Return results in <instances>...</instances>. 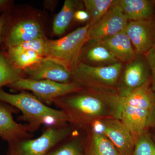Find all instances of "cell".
<instances>
[{
  "mask_svg": "<svg viewBox=\"0 0 155 155\" xmlns=\"http://www.w3.org/2000/svg\"><path fill=\"white\" fill-rule=\"evenodd\" d=\"M97 123L101 125L100 131L110 140L120 154H131L135 141L128 128L120 119H106Z\"/></svg>",
  "mask_w": 155,
  "mask_h": 155,
  "instance_id": "7c38bea8",
  "label": "cell"
},
{
  "mask_svg": "<svg viewBox=\"0 0 155 155\" xmlns=\"http://www.w3.org/2000/svg\"><path fill=\"white\" fill-rule=\"evenodd\" d=\"M130 155H155V142L150 130L140 136Z\"/></svg>",
  "mask_w": 155,
  "mask_h": 155,
  "instance_id": "cb8c5ba5",
  "label": "cell"
},
{
  "mask_svg": "<svg viewBox=\"0 0 155 155\" xmlns=\"http://www.w3.org/2000/svg\"><path fill=\"white\" fill-rule=\"evenodd\" d=\"M91 25L88 22L58 39L45 37L44 58L55 61L73 72L80 62L84 47L88 41Z\"/></svg>",
  "mask_w": 155,
  "mask_h": 155,
  "instance_id": "277c9868",
  "label": "cell"
},
{
  "mask_svg": "<svg viewBox=\"0 0 155 155\" xmlns=\"http://www.w3.org/2000/svg\"><path fill=\"white\" fill-rule=\"evenodd\" d=\"M84 138L79 134H72L63 144L45 155H85Z\"/></svg>",
  "mask_w": 155,
  "mask_h": 155,
  "instance_id": "7402d4cb",
  "label": "cell"
},
{
  "mask_svg": "<svg viewBox=\"0 0 155 155\" xmlns=\"http://www.w3.org/2000/svg\"><path fill=\"white\" fill-rule=\"evenodd\" d=\"M11 108L0 101V137L9 143L28 138L30 131L27 125L14 121Z\"/></svg>",
  "mask_w": 155,
  "mask_h": 155,
  "instance_id": "5bb4252c",
  "label": "cell"
},
{
  "mask_svg": "<svg viewBox=\"0 0 155 155\" xmlns=\"http://www.w3.org/2000/svg\"><path fill=\"white\" fill-rule=\"evenodd\" d=\"M45 37L39 38L29 41L8 48L11 51L16 52L25 51H35L44 57L45 50Z\"/></svg>",
  "mask_w": 155,
  "mask_h": 155,
  "instance_id": "d4e9b609",
  "label": "cell"
},
{
  "mask_svg": "<svg viewBox=\"0 0 155 155\" xmlns=\"http://www.w3.org/2000/svg\"></svg>",
  "mask_w": 155,
  "mask_h": 155,
  "instance_id": "1f68e13d",
  "label": "cell"
},
{
  "mask_svg": "<svg viewBox=\"0 0 155 155\" xmlns=\"http://www.w3.org/2000/svg\"><path fill=\"white\" fill-rule=\"evenodd\" d=\"M128 20L115 3L96 23L91 25L89 40H100L125 30Z\"/></svg>",
  "mask_w": 155,
  "mask_h": 155,
  "instance_id": "30bf717a",
  "label": "cell"
},
{
  "mask_svg": "<svg viewBox=\"0 0 155 155\" xmlns=\"http://www.w3.org/2000/svg\"><path fill=\"white\" fill-rule=\"evenodd\" d=\"M27 78L48 80L61 83L73 82L72 71L55 61L44 58L41 61L23 71Z\"/></svg>",
  "mask_w": 155,
  "mask_h": 155,
  "instance_id": "4fadbf2b",
  "label": "cell"
},
{
  "mask_svg": "<svg viewBox=\"0 0 155 155\" xmlns=\"http://www.w3.org/2000/svg\"><path fill=\"white\" fill-rule=\"evenodd\" d=\"M12 10L9 12L1 49H5L24 42L45 37L42 25L37 18L17 17Z\"/></svg>",
  "mask_w": 155,
  "mask_h": 155,
  "instance_id": "52a82bcc",
  "label": "cell"
},
{
  "mask_svg": "<svg viewBox=\"0 0 155 155\" xmlns=\"http://www.w3.org/2000/svg\"><path fill=\"white\" fill-rule=\"evenodd\" d=\"M128 21H142L155 18V1L115 0Z\"/></svg>",
  "mask_w": 155,
  "mask_h": 155,
  "instance_id": "e0dca14e",
  "label": "cell"
},
{
  "mask_svg": "<svg viewBox=\"0 0 155 155\" xmlns=\"http://www.w3.org/2000/svg\"><path fill=\"white\" fill-rule=\"evenodd\" d=\"M122 99L117 91L83 88L54 103L73 127L86 130L100 120L121 118Z\"/></svg>",
  "mask_w": 155,
  "mask_h": 155,
  "instance_id": "6da1fadb",
  "label": "cell"
},
{
  "mask_svg": "<svg viewBox=\"0 0 155 155\" xmlns=\"http://www.w3.org/2000/svg\"><path fill=\"white\" fill-rule=\"evenodd\" d=\"M150 77L149 66L145 57L137 55L123 66L117 84V92L122 98L144 84Z\"/></svg>",
  "mask_w": 155,
  "mask_h": 155,
  "instance_id": "9c48e42d",
  "label": "cell"
},
{
  "mask_svg": "<svg viewBox=\"0 0 155 155\" xmlns=\"http://www.w3.org/2000/svg\"><path fill=\"white\" fill-rule=\"evenodd\" d=\"M155 95L150 77L144 84L122 98L120 120L130 131L135 143L140 136L150 130L148 121Z\"/></svg>",
  "mask_w": 155,
  "mask_h": 155,
  "instance_id": "3957f363",
  "label": "cell"
},
{
  "mask_svg": "<svg viewBox=\"0 0 155 155\" xmlns=\"http://www.w3.org/2000/svg\"><path fill=\"white\" fill-rule=\"evenodd\" d=\"M150 133L151 135L153 140L155 142V130L154 129H150Z\"/></svg>",
  "mask_w": 155,
  "mask_h": 155,
  "instance_id": "4dcf8cb0",
  "label": "cell"
},
{
  "mask_svg": "<svg viewBox=\"0 0 155 155\" xmlns=\"http://www.w3.org/2000/svg\"><path fill=\"white\" fill-rule=\"evenodd\" d=\"M80 62L94 67L109 66L119 62L99 41H88L81 55Z\"/></svg>",
  "mask_w": 155,
  "mask_h": 155,
  "instance_id": "9a60e30c",
  "label": "cell"
},
{
  "mask_svg": "<svg viewBox=\"0 0 155 155\" xmlns=\"http://www.w3.org/2000/svg\"><path fill=\"white\" fill-rule=\"evenodd\" d=\"M114 0H84L86 12L89 16L88 23L93 25L110 10Z\"/></svg>",
  "mask_w": 155,
  "mask_h": 155,
  "instance_id": "603a6c76",
  "label": "cell"
},
{
  "mask_svg": "<svg viewBox=\"0 0 155 155\" xmlns=\"http://www.w3.org/2000/svg\"><path fill=\"white\" fill-rule=\"evenodd\" d=\"M97 41H99L122 64L131 61L137 55L125 30Z\"/></svg>",
  "mask_w": 155,
  "mask_h": 155,
  "instance_id": "2e32d148",
  "label": "cell"
},
{
  "mask_svg": "<svg viewBox=\"0 0 155 155\" xmlns=\"http://www.w3.org/2000/svg\"><path fill=\"white\" fill-rule=\"evenodd\" d=\"M10 12L4 13L0 16V45H2L4 41L5 29L8 19Z\"/></svg>",
  "mask_w": 155,
  "mask_h": 155,
  "instance_id": "4316f807",
  "label": "cell"
},
{
  "mask_svg": "<svg viewBox=\"0 0 155 155\" xmlns=\"http://www.w3.org/2000/svg\"><path fill=\"white\" fill-rule=\"evenodd\" d=\"M74 19L78 22H89V16L86 11L77 10L75 11L74 13Z\"/></svg>",
  "mask_w": 155,
  "mask_h": 155,
  "instance_id": "f1b7e54d",
  "label": "cell"
},
{
  "mask_svg": "<svg viewBox=\"0 0 155 155\" xmlns=\"http://www.w3.org/2000/svg\"><path fill=\"white\" fill-rule=\"evenodd\" d=\"M123 64L94 67L79 62L73 70V81L83 88L116 91Z\"/></svg>",
  "mask_w": 155,
  "mask_h": 155,
  "instance_id": "5b68a950",
  "label": "cell"
},
{
  "mask_svg": "<svg viewBox=\"0 0 155 155\" xmlns=\"http://www.w3.org/2000/svg\"><path fill=\"white\" fill-rule=\"evenodd\" d=\"M0 101L18 109L23 120L28 122L30 131L38 129L41 125L60 126L68 124V119L64 111L48 106L34 95L27 92L11 94L0 88Z\"/></svg>",
  "mask_w": 155,
  "mask_h": 155,
  "instance_id": "7a4b0ae2",
  "label": "cell"
},
{
  "mask_svg": "<svg viewBox=\"0 0 155 155\" xmlns=\"http://www.w3.org/2000/svg\"><path fill=\"white\" fill-rule=\"evenodd\" d=\"M8 87L16 90L29 91L43 103L54 102L57 99L83 89L73 82L61 83L48 80H36L23 78Z\"/></svg>",
  "mask_w": 155,
  "mask_h": 155,
  "instance_id": "ba28073f",
  "label": "cell"
},
{
  "mask_svg": "<svg viewBox=\"0 0 155 155\" xmlns=\"http://www.w3.org/2000/svg\"><path fill=\"white\" fill-rule=\"evenodd\" d=\"M73 128L68 124L49 126L37 138L24 139L9 143L8 155H45L72 135Z\"/></svg>",
  "mask_w": 155,
  "mask_h": 155,
  "instance_id": "8992f818",
  "label": "cell"
},
{
  "mask_svg": "<svg viewBox=\"0 0 155 155\" xmlns=\"http://www.w3.org/2000/svg\"><path fill=\"white\" fill-rule=\"evenodd\" d=\"M147 127L149 130H150V129L155 130V95L152 106L150 112Z\"/></svg>",
  "mask_w": 155,
  "mask_h": 155,
  "instance_id": "f546056e",
  "label": "cell"
},
{
  "mask_svg": "<svg viewBox=\"0 0 155 155\" xmlns=\"http://www.w3.org/2000/svg\"><path fill=\"white\" fill-rule=\"evenodd\" d=\"M144 56L149 66L152 89L155 93V47L150 50Z\"/></svg>",
  "mask_w": 155,
  "mask_h": 155,
  "instance_id": "484cf974",
  "label": "cell"
},
{
  "mask_svg": "<svg viewBox=\"0 0 155 155\" xmlns=\"http://www.w3.org/2000/svg\"><path fill=\"white\" fill-rule=\"evenodd\" d=\"M2 50L13 66L22 72L37 64L44 58L40 54L35 51L16 52L9 49Z\"/></svg>",
  "mask_w": 155,
  "mask_h": 155,
  "instance_id": "d6986e66",
  "label": "cell"
},
{
  "mask_svg": "<svg viewBox=\"0 0 155 155\" xmlns=\"http://www.w3.org/2000/svg\"><path fill=\"white\" fill-rule=\"evenodd\" d=\"M75 2L66 0L61 11L55 17L53 23V33L56 35L64 34L74 19Z\"/></svg>",
  "mask_w": 155,
  "mask_h": 155,
  "instance_id": "ffe728a7",
  "label": "cell"
},
{
  "mask_svg": "<svg viewBox=\"0 0 155 155\" xmlns=\"http://www.w3.org/2000/svg\"><path fill=\"white\" fill-rule=\"evenodd\" d=\"M14 8V2L10 0H0V16L10 12Z\"/></svg>",
  "mask_w": 155,
  "mask_h": 155,
  "instance_id": "83f0119b",
  "label": "cell"
},
{
  "mask_svg": "<svg viewBox=\"0 0 155 155\" xmlns=\"http://www.w3.org/2000/svg\"><path fill=\"white\" fill-rule=\"evenodd\" d=\"M125 31L137 55H144L155 47V18L142 21H128Z\"/></svg>",
  "mask_w": 155,
  "mask_h": 155,
  "instance_id": "8fae6325",
  "label": "cell"
},
{
  "mask_svg": "<svg viewBox=\"0 0 155 155\" xmlns=\"http://www.w3.org/2000/svg\"><path fill=\"white\" fill-rule=\"evenodd\" d=\"M85 130V155H121L110 140L99 130L93 127Z\"/></svg>",
  "mask_w": 155,
  "mask_h": 155,
  "instance_id": "ac0fdd59",
  "label": "cell"
},
{
  "mask_svg": "<svg viewBox=\"0 0 155 155\" xmlns=\"http://www.w3.org/2000/svg\"><path fill=\"white\" fill-rule=\"evenodd\" d=\"M24 75L22 71L13 66L4 50L0 48V88L25 78Z\"/></svg>",
  "mask_w": 155,
  "mask_h": 155,
  "instance_id": "44dd1931",
  "label": "cell"
}]
</instances>
